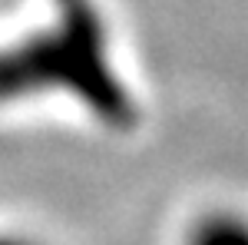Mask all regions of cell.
<instances>
[{
	"instance_id": "cell-1",
	"label": "cell",
	"mask_w": 248,
	"mask_h": 245,
	"mask_svg": "<svg viewBox=\"0 0 248 245\" xmlns=\"http://www.w3.org/2000/svg\"><path fill=\"white\" fill-rule=\"evenodd\" d=\"M57 23L0 53V99L30 90H70L109 123L133 116L129 96L109 70L103 27L90 0H57Z\"/></svg>"
},
{
	"instance_id": "cell-3",
	"label": "cell",
	"mask_w": 248,
	"mask_h": 245,
	"mask_svg": "<svg viewBox=\"0 0 248 245\" xmlns=\"http://www.w3.org/2000/svg\"><path fill=\"white\" fill-rule=\"evenodd\" d=\"M0 245H17V242H10V239H0Z\"/></svg>"
},
{
	"instance_id": "cell-2",
	"label": "cell",
	"mask_w": 248,
	"mask_h": 245,
	"mask_svg": "<svg viewBox=\"0 0 248 245\" xmlns=\"http://www.w3.org/2000/svg\"><path fill=\"white\" fill-rule=\"evenodd\" d=\"M192 245H248V222L232 219V215L209 219L195 229Z\"/></svg>"
}]
</instances>
